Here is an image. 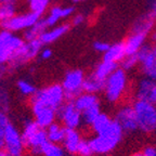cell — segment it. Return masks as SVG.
Here are the masks:
<instances>
[{
  "instance_id": "1",
  "label": "cell",
  "mask_w": 156,
  "mask_h": 156,
  "mask_svg": "<svg viewBox=\"0 0 156 156\" xmlns=\"http://www.w3.org/2000/svg\"><path fill=\"white\" fill-rule=\"evenodd\" d=\"M124 130L120 125L113 119L111 125L103 132L95 134V136L89 140L94 154H107L116 149V146L122 142L124 136Z\"/></svg>"
},
{
  "instance_id": "2",
  "label": "cell",
  "mask_w": 156,
  "mask_h": 156,
  "mask_svg": "<svg viewBox=\"0 0 156 156\" xmlns=\"http://www.w3.org/2000/svg\"><path fill=\"white\" fill-rule=\"evenodd\" d=\"M128 75L122 67H117L105 80L104 95L107 102L118 103L122 100L128 89Z\"/></svg>"
},
{
  "instance_id": "3",
  "label": "cell",
  "mask_w": 156,
  "mask_h": 156,
  "mask_svg": "<svg viewBox=\"0 0 156 156\" xmlns=\"http://www.w3.org/2000/svg\"><path fill=\"white\" fill-rule=\"evenodd\" d=\"M21 132L25 147L34 155H41V147L46 142L49 141L46 128L40 126L35 119L27 120Z\"/></svg>"
},
{
  "instance_id": "4",
  "label": "cell",
  "mask_w": 156,
  "mask_h": 156,
  "mask_svg": "<svg viewBox=\"0 0 156 156\" xmlns=\"http://www.w3.org/2000/svg\"><path fill=\"white\" fill-rule=\"evenodd\" d=\"M132 106L138 120V129L146 134L156 131V104L142 100H134Z\"/></svg>"
},
{
  "instance_id": "5",
  "label": "cell",
  "mask_w": 156,
  "mask_h": 156,
  "mask_svg": "<svg viewBox=\"0 0 156 156\" xmlns=\"http://www.w3.org/2000/svg\"><path fill=\"white\" fill-rule=\"evenodd\" d=\"M32 98L38 100L42 104L50 106L58 111L62 105L65 103V91L62 83H52V85L44 87V89L37 90V92Z\"/></svg>"
},
{
  "instance_id": "6",
  "label": "cell",
  "mask_w": 156,
  "mask_h": 156,
  "mask_svg": "<svg viewBox=\"0 0 156 156\" xmlns=\"http://www.w3.org/2000/svg\"><path fill=\"white\" fill-rule=\"evenodd\" d=\"M42 41L40 38L34 39L30 41L24 42L23 46H21L16 51L14 52L13 56L10 60V66L12 69L19 68L24 64L28 63L37 56V54L40 52L42 48Z\"/></svg>"
},
{
  "instance_id": "7",
  "label": "cell",
  "mask_w": 156,
  "mask_h": 156,
  "mask_svg": "<svg viewBox=\"0 0 156 156\" xmlns=\"http://www.w3.org/2000/svg\"><path fill=\"white\" fill-rule=\"evenodd\" d=\"M24 44L21 37L13 34V32L2 29L0 32V66L10 62L14 52Z\"/></svg>"
},
{
  "instance_id": "8",
  "label": "cell",
  "mask_w": 156,
  "mask_h": 156,
  "mask_svg": "<svg viewBox=\"0 0 156 156\" xmlns=\"http://www.w3.org/2000/svg\"><path fill=\"white\" fill-rule=\"evenodd\" d=\"M85 77V74L81 69H72L65 74L62 86L65 91L66 101H74L83 92Z\"/></svg>"
},
{
  "instance_id": "9",
  "label": "cell",
  "mask_w": 156,
  "mask_h": 156,
  "mask_svg": "<svg viewBox=\"0 0 156 156\" xmlns=\"http://www.w3.org/2000/svg\"><path fill=\"white\" fill-rule=\"evenodd\" d=\"M139 66L143 76L156 81V44H145L138 52Z\"/></svg>"
},
{
  "instance_id": "10",
  "label": "cell",
  "mask_w": 156,
  "mask_h": 156,
  "mask_svg": "<svg viewBox=\"0 0 156 156\" xmlns=\"http://www.w3.org/2000/svg\"><path fill=\"white\" fill-rule=\"evenodd\" d=\"M25 149L26 147H25L24 141H23L22 132L20 131L14 125L10 122L5 128L3 150L9 155L22 156Z\"/></svg>"
},
{
  "instance_id": "11",
  "label": "cell",
  "mask_w": 156,
  "mask_h": 156,
  "mask_svg": "<svg viewBox=\"0 0 156 156\" xmlns=\"http://www.w3.org/2000/svg\"><path fill=\"white\" fill-rule=\"evenodd\" d=\"M58 119L66 128L78 129L83 124L81 112L75 106L73 101H67L62 105L58 111Z\"/></svg>"
},
{
  "instance_id": "12",
  "label": "cell",
  "mask_w": 156,
  "mask_h": 156,
  "mask_svg": "<svg viewBox=\"0 0 156 156\" xmlns=\"http://www.w3.org/2000/svg\"><path fill=\"white\" fill-rule=\"evenodd\" d=\"M30 108L34 115V119L44 128H48L50 125L53 124L58 119L56 110L42 104L41 102H39L34 98L30 99Z\"/></svg>"
},
{
  "instance_id": "13",
  "label": "cell",
  "mask_w": 156,
  "mask_h": 156,
  "mask_svg": "<svg viewBox=\"0 0 156 156\" xmlns=\"http://www.w3.org/2000/svg\"><path fill=\"white\" fill-rule=\"evenodd\" d=\"M39 19H40V15L32 11L26 14L14 15L10 20L0 22V27L5 30H10V32H17V30L32 27Z\"/></svg>"
},
{
  "instance_id": "14",
  "label": "cell",
  "mask_w": 156,
  "mask_h": 156,
  "mask_svg": "<svg viewBox=\"0 0 156 156\" xmlns=\"http://www.w3.org/2000/svg\"><path fill=\"white\" fill-rule=\"evenodd\" d=\"M114 119L120 125L126 133H132L138 130V120L132 104H125L120 106L115 114Z\"/></svg>"
},
{
  "instance_id": "15",
  "label": "cell",
  "mask_w": 156,
  "mask_h": 156,
  "mask_svg": "<svg viewBox=\"0 0 156 156\" xmlns=\"http://www.w3.org/2000/svg\"><path fill=\"white\" fill-rule=\"evenodd\" d=\"M134 98L136 100L156 103V81L146 76L140 78L134 88Z\"/></svg>"
},
{
  "instance_id": "16",
  "label": "cell",
  "mask_w": 156,
  "mask_h": 156,
  "mask_svg": "<svg viewBox=\"0 0 156 156\" xmlns=\"http://www.w3.org/2000/svg\"><path fill=\"white\" fill-rule=\"evenodd\" d=\"M155 27L156 19L153 16L152 13H147V14H143L141 16H139L134 21L131 32L141 33V34H145L147 36H150L155 29Z\"/></svg>"
},
{
  "instance_id": "17",
  "label": "cell",
  "mask_w": 156,
  "mask_h": 156,
  "mask_svg": "<svg viewBox=\"0 0 156 156\" xmlns=\"http://www.w3.org/2000/svg\"><path fill=\"white\" fill-rule=\"evenodd\" d=\"M149 36L141 33L131 32L129 36L125 40V48H126L127 55H132V54H138V52L141 50V48L146 44Z\"/></svg>"
},
{
  "instance_id": "18",
  "label": "cell",
  "mask_w": 156,
  "mask_h": 156,
  "mask_svg": "<svg viewBox=\"0 0 156 156\" xmlns=\"http://www.w3.org/2000/svg\"><path fill=\"white\" fill-rule=\"evenodd\" d=\"M81 138L80 133L77 129H73V128H66V132H65V138H64L63 141V147L66 151V153L68 154H77L78 151V146L80 144Z\"/></svg>"
},
{
  "instance_id": "19",
  "label": "cell",
  "mask_w": 156,
  "mask_h": 156,
  "mask_svg": "<svg viewBox=\"0 0 156 156\" xmlns=\"http://www.w3.org/2000/svg\"><path fill=\"white\" fill-rule=\"evenodd\" d=\"M126 55L127 53H126V48H125V42L120 41L111 44L108 50L105 53H103V60L120 64V62L124 60V58Z\"/></svg>"
},
{
  "instance_id": "20",
  "label": "cell",
  "mask_w": 156,
  "mask_h": 156,
  "mask_svg": "<svg viewBox=\"0 0 156 156\" xmlns=\"http://www.w3.org/2000/svg\"><path fill=\"white\" fill-rule=\"evenodd\" d=\"M69 27H71L69 24L58 25V26L53 27L52 29H49V30L44 32L39 38H40V40H41L44 44H52V42L56 41L58 39L61 38V37H63L69 30Z\"/></svg>"
},
{
  "instance_id": "21",
  "label": "cell",
  "mask_w": 156,
  "mask_h": 156,
  "mask_svg": "<svg viewBox=\"0 0 156 156\" xmlns=\"http://www.w3.org/2000/svg\"><path fill=\"white\" fill-rule=\"evenodd\" d=\"M105 88V80L101 79L98 76H95L94 74H90L85 77V81H83V90L85 92L89 93H98L103 92Z\"/></svg>"
},
{
  "instance_id": "22",
  "label": "cell",
  "mask_w": 156,
  "mask_h": 156,
  "mask_svg": "<svg viewBox=\"0 0 156 156\" xmlns=\"http://www.w3.org/2000/svg\"><path fill=\"white\" fill-rule=\"evenodd\" d=\"M74 13V8L73 7H66V8H61V7H53L50 11V13L48 14V16L46 17L47 24L48 26H54L56 25V23L60 21L61 19H66L69 17Z\"/></svg>"
},
{
  "instance_id": "23",
  "label": "cell",
  "mask_w": 156,
  "mask_h": 156,
  "mask_svg": "<svg viewBox=\"0 0 156 156\" xmlns=\"http://www.w3.org/2000/svg\"><path fill=\"white\" fill-rule=\"evenodd\" d=\"M73 102L78 110L83 112V111L87 110V108L93 106V105L99 104V97L95 93H89L83 91Z\"/></svg>"
},
{
  "instance_id": "24",
  "label": "cell",
  "mask_w": 156,
  "mask_h": 156,
  "mask_svg": "<svg viewBox=\"0 0 156 156\" xmlns=\"http://www.w3.org/2000/svg\"><path fill=\"white\" fill-rule=\"evenodd\" d=\"M47 129V134H48V140L53 143L62 144L65 138V132H66V127L61 125L60 122H54L51 124Z\"/></svg>"
},
{
  "instance_id": "25",
  "label": "cell",
  "mask_w": 156,
  "mask_h": 156,
  "mask_svg": "<svg viewBox=\"0 0 156 156\" xmlns=\"http://www.w3.org/2000/svg\"><path fill=\"white\" fill-rule=\"evenodd\" d=\"M47 27H49V26H48V24H47L46 19H39L32 27L25 29V32H24L25 41H30V40L39 38V37L41 36L42 33L47 30Z\"/></svg>"
},
{
  "instance_id": "26",
  "label": "cell",
  "mask_w": 156,
  "mask_h": 156,
  "mask_svg": "<svg viewBox=\"0 0 156 156\" xmlns=\"http://www.w3.org/2000/svg\"><path fill=\"white\" fill-rule=\"evenodd\" d=\"M118 67V64L115 63V62H111V61H106V60H103L98 64L94 68V74L95 76H98L101 79H104L106 80L107 77L113 73V72Z\"/></svg>"
},
{
  "instance_id": "27",
  "label": "cell",
  "mask_w": 156,
  "mask_h": 156,
  "mask_svg": "<svg viewBox=\"0 0 156 156\" xmlns=\"http://www.w3.org/2000/svg\"><path fill=\"white\" fill-rule=\"evenodd\" d=\"M112 122H113V119L108 116V115L101 112V114L98 116V118L90 126L91 130H92L95 134H99V133H101V132L104 131L107 127L110 126Z\"/></svg>"
},
{
  "instance_id": "28",
  "label": "cell",
  "mask_w": 156,
  "mask_h": 156,
  "mask_svg": "<svg viewBox=\"0 0 156 156\" xmlns=\"http://www.w3.org/2000/svg\"><path fill=\"white\" fill-rule=\"evenodd\" d=\"M65 150L58 143L46 142L41 147V155L44 156H65Z\"/></svg>"
},
{
  "instance_id": "29",
  "label": "cell",
  "mask_w": 156,
  "mask_h": 156,
  "mask_svg": "<svg viewBox=\"0 0 156 156\" xmlns=\"http://www.w3.org/2000/svg\"><path fill=\"white\" fill-rule=\"evenodd\" d=\"M101 114V108L100 104L93 105V106L89 107L87 110L81 112V116H83V124H85L86 126H91L93 124L95 119L98 118V116Z\"/></svg>"
},
{
  "instance_id": "30",
  "label": "cell",
  "mask_w": 156,
  "mask_h": 156,
  "mask_svg": "<svg viewBox=\"0 0 156 156\" xmlns=\"http://www.w3.org/2000/svg\"><path fill=\"white\" fill-rule=\"evenodd\" d=\"M16 86L20 92L22 93L23 95H25V97H33L37 92L36 87L34 85H32L29 81L24 80V79H21V80L17 81Z\"/></svg>"
},
{
  "instance_id": "31",
  "label": "cell",
  "mask_w": 156,
  "mask_h": 156,
  "mask_svg": "<svg viewBox=\"0 0 156 156\" xmlns=\"http://www.w3.org/2000/svg\"><path fill=\"white\" fill-rule=\"evenodd\" d=\"M49 3H50V0H29V8H30V11L42 15L48 9Z\"/></svg>"
},
{
  "instance_id": "32",
  "label": "cell",
  "mask_w": 156,
  "mask_h": 156,
  "mask_svg": "<svg viewBox=\"0 0 156 156\" xmlns=\"http://www.w3.org/2000/svg\"><path fill=\"white\" fill-rule=\"evenodd\" d=\"M9 124L10 119L7 112L3 110H0V149H3V145H5V128Z\"/></svg>"
},
{
  "instance_id": "33",
  "label": "cell",
  "mask_w": 156,
  "mask_h": 156,
  "mask_svg": "<svg viewBox=\"0 0 156 156\" xmlns=\"http://www.w3.org/2000/svg\"><path fill=\"white\" fill-rule=\"evenodd\" d=\"M15 3L0 5V22L7 21L15 15Z\"/></svg>"
},
{
  "instance_id": "34",
  "label": "cell",
  "mask_w": 156,
  "mask_h": 156,
  "mask_svg": "<svg viewBox=\"0 0 156 156\" xmlns=\"http://www.w3.org/2000/svg\"><path fill=\"white\" fill-rule=\"evenodd\" d=\"M139 65V58L138 54H132V55H126L122 62H120V67H122L125 71H131L134 67Z\"/></svg>"
},
{
  "instance_id": "35",
  "label": "cell",
  "mask_w": 156,
  "mask_h": 156,
  "mask_svg": "<svg viewBox=\"0 0 156 156\" xmlns=\"http://www.w3.org/2000/svg\"><path fill=\"white\" fill-rule=\"evenodd\" d=\"M77 154L79 156H92L93 154H94L89 140H85V139L81 140L80 144L78 146Z\"/></svg>"
},
{
  "instance_id": "36",
  "label": "cell",
  "mask_w": 156,
  "mask_h": 156,
  "mask_svg": "<svg viewBox=\"0 0 156 156\" xmlns=\"http://www.w3.org/2000/svg\"><path fill=\"white\" fill-rule=\"evenodd\" d=\"M8 108H9V95L7 91L1 89L0 90V110L7 112Z\"/></svg>"
},
{
  "instance_id": "37",
  "label": "cell",
  "mask_w": 156,
  "mask_h": 156,
  "mask_svg": "<svg viewBox=\"0 0 156 156\" xmlns=\"http://www.w3.org/2000/svg\"><path fill=\"white\" fill-rule=\"evenodd\" d=\"M111 44H107L105 41H100V40H98V41H94L92 44L93 49H94L95 51L99 52V53H105V52L108 50Z\"/></svg>"
},
{
  "instance_id": "38",
  "label": "cell",
  "mask_w": 156,
  "mask_h": 156,
  "mask_svg": "<svg viewBox=\"0 0 156 156\" xmlns=\"http://www.w3.org/2000/svg\"><path fill=\"white\" fill-rule=\"evenodd\" d=\"M85 16H83V14H76L73 16V19H72V24L74 25V26H79V25H81L83 22H85Z\"/></svg>"
},
{
  "instance_id": "39",
  "label": "cell",
  "mask_w": 156,
  "mask_h": 156,
  "mask_svg": "<svg viewBox=\"0 0 156 156\" xmlns=\"http://www.w3.org/2000/svg\"><path fill=\"white\" fill-rule=\"evenodd\" d=\"M143 156H156V147L155 146H146L143 150Z\"/></svg>"
},
{
  "instance_id": "40",
  "label": "cell",
  "mask_w": 156,
  "mask_h": 156,
  "mask_svg": "<svg viewBox=\"0 0 156 156\" xmlns=\"http://www.w3.org/2000/svg\"><path fill=\"white\" fill-rule=\"evenodd\" d=\"M52 55V51L51 49H44L41 52H40V56H41V58H44V60H48V58H50Z\"/></svg>"
},
{
  "instance_id": "41",
  "label": "cell",
  "mask_w": 156,
  "mask_h": 156,
  "mask_svg": "<svg viewBox=\"0 0 156 156\" xmlns=\"http://www.w3.org/2000/svg\"><path fill=\"white\" fill-rule=\"evenodd\" d=\"M151 13L153 14V16L156 19V0H154L153 5H152V11H151Z\"/></svg>"
},
{
  "instance_id": "42",
  "label": "cell",
  "mask_w": 156,
  "mask_h": 156,
  "mask_svg": "<svg viewBox=\"0 0 156 156\" xmlns=\"http://www.w3.org/2000/svg\"><path fill=\"white\" fill-rule=\"evenodd\" d=\"M16 0H0V5H5V3H15Z\"/></svg>"
},
{
  "instance_id": "43",
  "label": "cell",
  "mask_w": 156,
  "mask_h": 156,
  "mask_svg": "<svg viewBox=\"0 0 156 156\" xmlns=\"http://www.w3.org/2000/svg\"><path fill=\"white\" fill-rule=\"evenodd\" d=\"M0 156H8V153L3 149H0Z\"/></svg>"
},
{
  "instance_id": "44",
  "label": "cell",
  "mask_w": 156,
  "mask_h": 156,
  "mask_svg": "<svg viewBox=\"0 0 156 156\" xmlns=\"http://www.w3.org/2000/svg\"><path fill=\"white\" fill-rule=\"evenodd\" d=\"M5 69V65H2V66H0V77H1V75L3 74V71Z\"/></svg>"
},
{
  "instance_id": "45",
  "label": "cell",
  "mask_w": 156,
  "mask_h": 156,
  "mask_svg": "<svg viewBox=\"0 0 156 156\" xmlns=\"http://www.w3.org/2000/svg\"><path fill=\"white\" fill-rule=\"evenodd\" d=\"M131 156H143V153H134Z\"/></svg>"
},
{
  "instance_id": "46",
  "label": "cell",
  "mask_w": 156,
  "mask_h": 156,
  "mask_svg": "<svg viewBox=\"0 0 156 156\" xmlns=\"http://www.w3.org/2000/svg\"><path fill=\"white\" fill-rule=\"evenodd\" d=\"M72 1L75 3H78V2H80V1H83V0H72Z\"/></svg>"
},
{
  "instance_id": "47",
  "label": "cell",
  "mask_w": 156,
  "mask_h": 156,
  "mask_svg": "<svg viewBox=\"0 0 156 156\" xmlns=\"http://www.w3.org/2000/svg\"><path fill=\"white\" fill-rule=\"evenodd\" d=\"M8 156H12V155H9V154H8Z\"/></svg>"
},
{
  "instance_id": "48",
  "label": "cell",
  "mask_w": 156,
  "mask_h": 156,
  "mask_svg": "<svg viewBox=\"0 0 156 156\" xmlns=\"http://www.w3.org/2000/svg\"><path fill=\"white\" fill-rule=\"evenodd\" d=\"M155 30H156V27H155Z\"/></svg>"
},
{
  "instance_id": "49",
  "label": "cell",
  "mask_w": 156,
  "mask_h": 156,
  "mask_svg": "<svg viewBox=\"0 0 156 156\" xmlns=\"http://www.w3.org/2000/svg\"><path fill=\"white\" fill-rule=\"evenodd\" d=\"M155 104H156V103H155Z\"/></svg>"
}]
</instances>
